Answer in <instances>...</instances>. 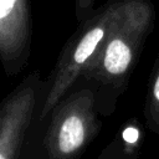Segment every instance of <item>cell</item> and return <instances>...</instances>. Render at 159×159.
<instances>
[{"label":"cell","mask_w":159,"mask_h":159,"mask_svg":"<svg viewBox=\"0 0 159 159\" xmlns=\"http://www.w3.org/2000/svg\"><path fill=\"white\" fill-rule=\"evenodd\" d=\"M155 20L157 11L150 0H130L119 24L82 75L99 86L111 111L128 87Z\"/></svg>","instance_id":"obj_1"},{"label":"cell","mask_w":159,"mask_h":159,"mask_svg":"<svg viewBox=\"0 0 159 159\" xmlns=\"http://www.w3.org/2000/svg\"><path fill=\"white\" fill-rule=\"evenodd\" d=\"M130 0H108L87 17L83 26L67 42L55 68L51 86L41 108L43 120L65 97L73 83L84 73L107 39L119 24Z\"/></svg>","instance_id":"obj_2"},{"label":"cell","mask_w":159,"mask_h":159,"mask_svg":"<svg viewBox=\"0 0 159 159\" xmlns=\"http://www.w3.org/2000/svg\"><path fill=\"white\" fill-rule=\"evenodd\" d=\"M99 130L96 94L91 88L84 87L55 106L43 147L52 159L75 158L87 148Z\"/></svg>","instance_id":"obj_3"},{"label":"cell","mask_w":159,"mask_h":159,"mask_svg":"<svg viewBox=\"0 0 159 159\" xmlns=\"http://www.w3.org/2000/svg\"><path fill=\"white\" fill-rule=\"evenodd\" d=\"M31 41L29 0H0V58L9 75L26 62Z\"/></svg>","instance_id":"obj_4"},{"label":"cell","mask_w":159,"mask_h":159,"mask_svg":"<svg viewBox=\"0 0 159 159\" xmlns=\"http://www.w3.org/2000/svg\"><path fill=\"white\" fill-rule=\"evenodd\" d=\"M19 86L0 104V159L19 155L36 104V82Z\"/></svg>","instance_id":"obj_5"},{"label":"cell","mask_w":159,"mask_h":159,"mask_svg":"<svg viewBox=\"0 0 159 159\" xmlns=\"http://www.w3.org/2000/svg\"><path fill=\"white\" fill-rule=\"evenodd\" d=\"M145 138L144 125L138 118H129L120 127L114 140L106 148L102 157L135 159L139 157Z\"/></svg>","instance_id":"obj_6"},{"label":"cell","mask_w":159,"mask_h":159,"mask_svg":"<svg viewBox=\"0 0 159 159\" xmlns=\"http://www.w3.org/2000/svg\"><path fill=\"white\" fill-rule=\"evenodd\" d=\"M143 116L145 128L155 134H159V56L157 57L149 75Z\"/></svg>","instance_id":"obj_7"},{"label":"cell","mask_w":159,"mask_h":159,"mask_svg":"<svg viewBox=\"0 0 159 159\" xmlns=\"http://www.w3.org/2000/svg\"><path fill=\"white\" fill-rule=\"evenodd\" d=\"M96 0H75L76 4V16L78 20H83L89 16L93 10Z\"/></svg>","instance_id":"obj_8"}]
</instances>
